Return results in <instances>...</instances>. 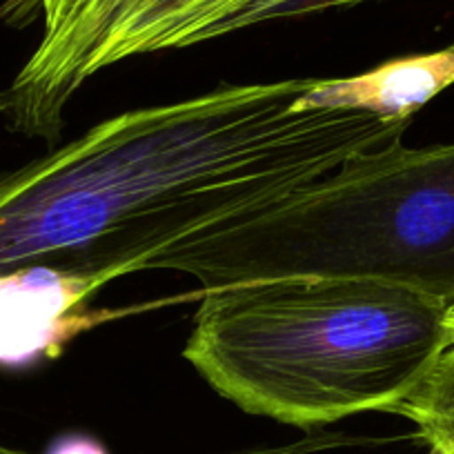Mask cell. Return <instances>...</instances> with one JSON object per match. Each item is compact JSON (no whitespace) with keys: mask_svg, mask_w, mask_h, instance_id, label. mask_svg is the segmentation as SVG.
I'll return each mask as SVG.
<instances>
[{"mask_svg":"<svg viewBox=\"0 0 454 454\" xmlns=\"http://www.w3.org/2000/svg\"><path fill=\"white\" fill-rule=\"evenodd\" d=\"M395 414L417 426L430 454H454V343L436 356Z\"/></svg>","mask_w":454,"mask_h":454,"instance_id":"cell-5","label":"cell"},{"mask_svg":"<svg viewBox=\"0 0 454 454\" xmlns=\"http://www.w3.org/2000/svg\"><path fill=\"white\" fill-rule=\"evenodd\" d=\"M454 85V45L430 54L387 60L350 78H318L299 100V109L339 107L414 119L434 96Z\"/></svg>","mask_w":454,"mask_h":454,"instance_id":"cell-4","label":"cell"},{"mask_svg":"<svg viewBox=\"0 0 454 454\" xmlns=\"http://www.w3.org/2000/svg\"><path fill=\"white\" fill-rule=\"evenodd\" d=\"M0 454H32L27 450H19V448H10V445L0 443Z\"/></svg>","mask_w":454,"mask_h":454,"instance_id":"cell-8","label":"cell"},{"mask_svg":"<svg viewBox=\"0 0 454 454\" xmlns=\"http://www.w3.org/2000/svg\"><path fill=\"white\" fill-rule=\"evenodd\" d=\"M45 454H109L100 441L87 434H67L50 445Z\"/></svg>","mask_w":454,"mask_h":454,"instance_id":"cell-6","label":"cell"},{"mask_svg":"<svg viewBox=\"0 0 454 454\" xmlns=\"http://www.w3.org/2000/svg\"><path fill=\"white\" fill-rule=\"evenodd\" d=\"M90 0H27V7H34L41 16V23H50L56 20L59 16L67 14V12L76 10V7L85 5Z\"/></svg>","mask_w":454,"mask_h":454,"instance_id":"cell-7","label":"cell"},{"mask_svg":"<svg viewBox=\"0 0 454 454\" xmlns=\"http://www.w3.org/2000/svg\"><path fill=\"white\" fill-rule=\"evenodd\" d=\"M448 327H450V339H452L454 343V309H450L448 314Z\"/></svg>","mask_w":454,"mask_h":454,"instance_id":"cell-9","label":"cell"},{"mask_svg":"<svg viewBox=\"0 0 454 454\" xmlns=\"http://www.w3.org/2000/svg\"><path fill=\"white\" fill-rule=\"evenodd\" d=\"M448 314L372 278L237 283L203 290L183 356L243 412L309 430L395 414L452 343Z\"/></svg>","mask_w":454,"mask_h":454,"instance_id":"cell-2","label":"cell"},{"mask_svg":"<svg viewBox=\"0 0 454 454\" xmlns=\"http://www.w3.org/2000/svg\"><path fill=\"white\" fill-rule=\"evenodd\" d=\"M374 0H90L43 25L41 41L0 90V123L29 138H60L65 109L100 69L132 56L185 50L270 20Z\"/></svg>","mask_w":454,"mask_h":454,"instance_id":"cell-3","label":"cell"},{"mask_svg":"<svg viewBox=\"0 0 454 454\" xmlns=\"http://www.w3.org/2000/svg\"><path fill=\"white\" fill-rule=\"evenodd\" d=\"M317 81L221 85L132 109L0 172V274L45 265L100 290L403 141L412 119L299 109Z\"/></svg>","mask_w":454,"mask_h":454,"instance_id":"cell-1","label":"cell"}]
</instances>
